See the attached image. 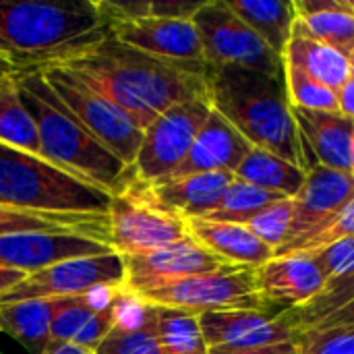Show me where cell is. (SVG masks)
I'll list each match as a JSON object with an SVG mask.
<instances>
[{
    "label": "cell",
    "instance_id": "obj_1",
    "mask_svg": "<svg viewBox=\"0 0 354 354\" xmlns=\"http://www.w3.org/2000/svg\"><path fill=\"white\" fill-rule=\"evenodd\" d=\"M62 66L91 83L143 131L176 104L207 100L205 75L153 58L114 37Z\"/></svg>",
    "mask_w": 354,
    "mask_h": 354
},
{
    "label": "cell",
    "instance_id": "obj_2",
    "mask_svg": "<svg viewBox=\"0 0 354 354\" xmlns=\"http://www.w3.org/2000/svg\"><path fill=\"white\" fill-rule=\"evenodd\" d=\"M110 37L95 0H0V54L15 71L62 66Z\"/></svg>",
    "mask_w": 354,
    "mask_h": 354
},
{
    "label": "cell",
    "instance_id": "obj_3",
    "mask_svg": "<svg viewBox=\"0 0 354 354\" xmlns=\"http://www.w3.org/2000/svg\"><path fill=\"white\" fill-rule=\"evenodd\" d=\"M205 83L212 108L253 147L309 168L284 79L236 66H207Z\"/></svg>",
    "mask_w": 354,
    "mask_h": 354
},
{
    "label": "cell",
    "instance_id": "obj_4",
    "mask_svg": "<svg viewBox=\"0 0 354 354\" xmlns=\"http://www.w3.org/2000/svg\"><path fill=\"white\" fill-rule=\"evenodd\" d=\"M15 79L37 129L39 156L112 193L129 168L85 129L41 71H17Z\"/></svg>",
    "mask_w": 354,
    "mask_h": 354
},
{
    "label": "cell",
    "instance_id": "obj_5",
    "mask_svg": "<svg viewBox=\"0 0 354 354\" xmlns=\"http://www.w3.org/2000/svg\"><path fill=\"white\" fill-rule=\"evenodd\" d=\"M112 193L48 162L0 143V205L48 214L108 218Z\"/></svg>",
    "mask_w": 354,
    "mask_h": 354
},
{
    "label": "cell",
    "instance_id": "obj_6",
    "mask_svg": "<svg viewBox=\"0 0 354 354\" xmlns=\"http://www.w3.org/2000/svg\"><path fill=\"white\" fill-rule=\"evenodd\" d=\"M110 247L118 255L147 253L189 236L187 220L160 207L147 187L129 174L112 191L108 207Z\"/></svg>",
    "mask_w": 354,
    "mask_h": 354
},
{
    "label": "cell",
    "instance_id": "obj_7",
    "mask_svg": "<svg viewBox=\"0 0 354 354\" xmlns=\"http://www.w3.org/2000/svg\"><path fill=\"white\" fill-rule=\"evenodd\" d=\"M207 66H236L284 79V60L278 56L226 0L203 2L193 15Z\"/></svg>",
    "mask_w": 354,
    "mask_h": 354
},
{
    "label": "cell",
    "instance_id": "obj_8",
    "mask_svg": "<svg viewBox=\"0 0 354 354\" xmlns=\"http://www.w3.org/2000/svg\"><path fill=\"white\" fill-rule=\"evenodd\" d=\"M41 73L58 97L85 124V129L100 139L127 168H131L143 141V129L71 68L48 66L41 68Z\"/></svg>",
    "mask_w": 354,
    "mask_h": 354
},
{
    "label": "cell",
    "instance_id": "obj_9",
    "mask_svg": "<svg viewBox=\"0 0 354 354\" xmlns=\"http://www.w3.org/2000/svg\"><path fill=\"white\" fill-rule=\"evenodd\" d=\"M143 297L156 307L185 309L191 313L214 311H270L272 305L263 299L257 286L255 270L247 268H222L216 272L191 276L170 286L149 290Z\"/></svg>",
    "mask_w": 354,
    "mask_h": 354
},
{
    "label": "cell",
    "instance_id": "obj_10",
    "mask_svg": "<svg viewBox=\"0 0 354 354\" xmlns=\"http://www.w3.org/2000/svg\"><path fill=\"white\" fill-rule=\"evenodd\" d=\"M212 114L209 100H189L162 112L145 131L139 153L127 174L141 183L153 185L168 178L187 158L195 137Z\"/></svg>",
    "mask_w": 354,
    "mask_h": 354
},
{
    "label": "cell",
    "instance_id": "obj_11",
    "mask_svg": "<svg viewBox=\"0 0 354 354\" xmlns=\"http://www.w3.org/2000/svg\"><path fill=\"white\" fill-rule=\"evenodd\" d=\"M122 257L112 251L91 257L64 259L29 274L23 282L0 297V305L39 301V299H73L81 297L93 286L122 284Z\"/></svg>",
    "mask_w": 354,
    "mask_h": 354
},
{
    "label": "cell",
    "instance_id": "obj_12",
    "mask_svg": "<svg viewBox=\"0 0 354 354\" xmlns=\"http://www.w3.org/2000/svg\"><path fill=\"white\" fill-rule=\"evenodd\" d=\"M110 37L153 58L205 75L207 64L191 19H112Z\"/></svg>",
    "mask_w": 354,
    "mask_h": 354
},
{
    "label": "cell",
    "instance_id": "obj_13",
    "mask_svg": "<svg viewBox=\"0 0 354 354\" xmlns=\"http://www.w3.org/2000/svg\"><path fill=\"white\" fill-rule=\"evenodd\" d=\"M124 266L122 288L135 295H145L187 280L191 276L228 268L220 257L212 255L191 236L137 255H120Z\"/></svg>",
    "mask_w": 354,
    "mask_h": 354
},
{
    "label": "cell",
    "instance_id": "obj_14",
    "mask_svg": "<svg viewBox=\"0 0 354 354\" xmlns=\"http://www.w3.org/2000/svg\"><path fill=\"white\" fill-rule=\"evenodd\" d=\"M353 199L354 176L351 172L332 170L317 162L311 164L307 168L303 189L292 197L295 216L286 245L301 243L317 234L322 228L334 222Z\"/></svg>",
    "mask_w": 354,
    "mask_h": 354
},
{
    "label": "cell",
    "instance_id": "obj_15",
    "mask_svg": "<svg viewBox=\"0 0 354 354\" xmlns=\"http://www.w3.org/2000/svg\"><path fill=\"white\" fill-rule=\"evenodd\" d=\"M112 253V247L77 232H15L0 236V268L35 274L64 259Z\"/></svg>",
    "mask_w": 354,
    "mask_h": 354
},
{
    "label": "cell",
    "instance_id": "obj_16",
    "mask_svg": "<svg viewBox=\"0 0 354 354\" xmlns=\"http://www.w3.org/2000/svg\"><path fill=\"white\" fill-rule=\"evenodd\" d=\"M207 351H249L295 340L282 313L272 311H214L199 315Z\"/></svg>",
    "mask_w": 354,
    "mask_h": 354
},
{
    "label": "cell",
    "instance_id": "obj_17",
    "mask_svg": "<svg viewBox=\"0 0 354 354\" xmlns=\"http://www.w3.org/2000/svg\"><path fill=\"white\" fill-rule=\"evenodd\" d=\"M251 149L253 145L222 114H218L212 108V114L207 116L205 124L195 137L191 151L168 178L203 174V172H232L234 174Z\"/></svg>",
    "mask_w": 354,
    "mask_h": 354
},
{
    "label": "cell",
    "instance_id": "obj_18",
    "mask_svg": "<svg viewBox=\"0 0 354 354\" xmlns=\"http://www.w3.org/2000/svg\"><path fill=\"white\" fill-rule=\"evenodd\" d=\"M257 286L263 299L272 307H282V311L297 309L311 299H315L324 288L326 280L311 259V255H286L274 257L259 270Z\"/></svg>",
    "mask_w": 354,
    "mask_h": 354
},
{
    "label": "cell",
    "instance_id": "obj_19",
    "mask_svg": "<svg viewBox=\"0 0 354 354\" xmlns=\"http://www.w3.org/2000/svg\"><path fill=\"white\" fill-rule=\"evenodd\" d=\"M158 307L122 290L114 303V328L93 354H164L158 334Z\"/></svg>",
    "mask_w": 354,
    "mask_h": 354
},
{
    "label": "cell",
    "instance_id": "obj_20",
    "mask_svg": "<svg viewBox=\"0 0 354 354\" xmlns=\"http://www.w3.org/2000/svg\"><path fill=\"white\" fill-rule=\"evenodd\" d=\"M187 232L212 255L234 268L259 270L274 259V251L263 245L245 224L187 218Z\"/></svg>",
    "mask_w": 354,
    "mask_h": 354
},
{
    "label": "cell",
    "instance_id": "obj_21",
    "mask_svg": "<svg viewBox=\"0 0 354 354\" xmlns=\"http://www.w3.org/2000/svg\"><path fill=\"white\" fill-rule=\"evenodd\" d=\"M232 180V172H203L178 178H164L145 187L149 197L160 207L187 220L207 216L220 203Z\"/></svg>",
    "mask_w": 354,
    "mask_h": 354
},
{
    "label": "cell",
    "instance_id": "obj_22",
    "mask_svg": "<svg viewBox=\"0 0 354 354\" xmlns=\"http://www.w3.org/2000/svg\"><path fill=\"white\" fill-rule=\"evenodd\" d=\"M301 139H307L317 164L351 172V149H353L354 120L340 112L303 110L292 108Z\"/></svg>",
    "mask_w": 354,
    "mask_h": 354
},
{
    "label": "cell",
    "instance_id": "obj_23",
    "mask_svg": "<svg viewBox=\"0 0 354 354\" xmlns=\"http://www.w3.org/2000/svg\"><path fill=\"white\" fill-rule=\"evenodd\" d=\"M295 336L305 330H328L354 326V270L344 278L326 284V288L309 303L282 311Z\"/></svg>",
    "mask_w": 354,
    "mask_h": 354
},
{
    "label": "cell",
    "instance_id": "obj_24",
    "mask_svg": "<svg viewBox=\"0 0 354 354\" xmlns=\"http://www.w3.org/2000/svg\"><path fill=\"white\" fill-rule=\"evenodd\" d=\"M282 60L299 66L301 71H305L315 81L330 87L336 93L351 77L348 58L344 54H340L338 50L326 46L324 41L315 39L307 31V27L299 21V17L292 27L290 41L284 50Z\"/></svg>",
    "mask_w": 354,
    "mask_h": 354
},
{
    "label": "cell",
    "instance_id": "obj_25",
    "mask_svg": "<svg viewBox=\"0 0 354 354\" xmlns=\"http://www.w3.org/2000/svg\"><path fill=\"white\" fill-rule=\"evenodd\" d=\"M58 299L0 305V332L15 338L29 354H44Z\"/></svg>",
    "mask_w": 354,
    "mask_h": 354
},
{
    "label": "cell",
    "instance_id": "obj_26",
    "mask_svg": "<svg viewBox=\"0 0 354 354\" xmlns=\"http://www.w3.org/2000/svg\"><path fill=\"white\" fill-rule=\"evenodd\" d=\"M226 2L278 56H284V50L290 41L292 27L297 23L295 2H280V0H226Z\"/></svg>",
    "mask_w": 354,
    "mask_h": 354
},
{
    "label": "cell",
    "instance_id": "obj_27",
    "mask_svg": "<svg viewBox=\"0 0 354 354\" xmlns=\"http://www.w3.org/2000/svg\"><path fill=\"white\" fill-rule=\"evenodd\" d=\"M234 178L255 185L263 191L292 199L305 185L307 170L266 151L253 147L234 172Z\"/></svg>",
    "mask_w": 354,
    "mask_h": 354
},
{
    "label": "cell",
    "instance_id": "obj_28",
    "mask_svg": "<svg viewBox=\"0 0 354 354\" xmlns=\"http://www.w3.org/2000/svg\"><path fill=\"white\" fill-rule=\"evenodd\" d=\"M15 232H77L110 245L108 218L89 216H48L0 205V236Z\"/></svg>",
    "mask_w": 354,
    "mask_h": 354
},
{
    "label": "cell",
    "instance_id": "obj_29",
    "mask_svg": "<svg viewBox=\"0 0 354 354\" xmlns=\"http://www.w3.org/2000/svg\"><path fill=\"white\" fill-rule=\"evenodd\" d=\"M0 143L39 156L37 129L15 75L0 79Z\"/></svg>",
    "mask_w": 354,
    "mask_h": 354
},
{
    "label": "cell",
    "instance_id": "obj_30",
    "mask_svg": "<svg viewBox=\"0 0 354 354\" xmlns=\"http://www.w3.org/2000/svg\"><path fill=\"white\" fill-rule=\"evenodd\" d=\"M156 334L164 354H207L197 313L158 307Z\"/></svg>",
    "mask_w": 354,
    "mask_h": 354
},
{
    "label": "cell",
    "instance_id": "obj_31",
    "mask_svg": "<svg viewBox=\"0 0 354 354\" xmlns=\"http://www.w3.org/2000/svg\"><path fill=\"white\" fill-rule=\"evenodd\" d=\"M286 199L276 193L263 191L255 185H249L245 180L234 178L220 203L203 218L216 220V222H232V224H247L253 216L270 207L272 203Z\"/></svg>",
    "mask_w": 354,
    "mask_h": 354
},
{
    "label": "cell",
    "instance_id": "obj_32",
    "mask_svg": "<svg viewBox=\"0 0 354 354\" xmlns=\"http://www.w3.org/2000/svg\"><path fill=\"white\" fill-rule=\"evenodd\" d=\"M299 21L307 27V31L324 41L326 46L338 50L346 58L354 50V12L351 2L342 10H326L315 15L299 17Z\"/></svg>",
    "mask_w": 354,
    "mask_h": 354
},
{
    "label": "cell",
    "instance_id": "obj_33",
    "mask_svg": "<svg viewBox=\"0 0 354 354\" xmlns=\"http://www.w3.org/2000/svg\"><path fill=\"white\" fill-rule=\"evenodd\" d=\"M284 83H286V91H288V100L292 108L340 112L336 91L322 85L299 66L284 62Z\"/></svg>",
    "mask_w": 354,
    "mask_h": 354
},
{
    "label": "cell",
    "instance_id": "obj_34",
    "mask_svg": "<svg viewBox=\"0 0 354 354\" xmlns=\"http://www.w3.org/2000/svg\"><path fill=\"white\" fill-rule=\"evenodd\" d=\"M292 216H295L292 199H280L270 207H266L263 212H259L257 216H253L245 226L276 253L290 239Z\"/></svg>",
    "mask_w": 354,
    "mask_h": 354
},
{
    "label": "cell",
    "instance_id": "obj_35",
    "mask_svg": "<svg viewBox=\"0 0 354 354\" xmlns=\"http://www.w3.org/2000/svg\"><path fill=\"white\" fill-rule=\"evenodd\" d=\"M93 311L87 309L79 297L73 299H58V307L50 326V340L44 354L54 353L56 348L64 346V344H73V340L77 338V334L83 330V326L91 319Z\"/></svg>",
    "mask_w": 354,
    "mask_h": 354
},
{
    "label": "cell",
    "instance_id": "obj_36",
    "mask_svg": "<svg viewBox=\"0 0 354 354\" xmlns=\"http://www.w3.org/2000/svg\"><path fill=\"white\" fill-rule=\"evenodd\" d=\"M299 354H354V326L305 330L295 336Z\"/></svg>",
    "mask_w": 354,
    "mask_h": 354
},
{
    "label": "cell",
    "instance_id": "obj_37",
    "mask_svg": "<svg viewBox=\"0 0 354 354\" xmlns=\"http://www.w3.org/2000/svg\"><path fill=\"white\" fill-rule=\"evenodd\" d=\"M354 236V199L340 212V216L330 222L326 228H322L317 234L301 241V243H292V245H284L280 247L274 257H286V255H301V253H313L319 251L340 239H348Z\"/></svg>",
    "mask_w": 354,
    "mask_h": 354
},
{
    "label": "cell",
    "instance_id": "obj_38",
    "mask_svg": "<svg viewBox=\"0 0 354 354\" xmlns=\"http://www.w3.org/2000/svg\"><path fill=\"white\" fill-rule=\"evenodd\" d=\"M303 255H311V259L319 268L326 284L336 282L354 270V236L340 239L319 251L303 253Z\"/></svg>",
    "mask_w": 354,
    "mask_h": 354
},
{
    "label": "cell",
    "instance_id": "obj_39",
    "mask_svg": "<svg viewBox=\"0 0 354 354\" xmlns=\"http://www.w3.org/2000/svg\"><path fill=\"white\" fill-rule=\"evenodd\" d=\"M112 328H114V305L108 307V309H104V311L93 313L91 319L77 334V338L73 340V344H77V346L87 348V351L93 353L102 344V340L112 332Z\"/></svg>",
    "mask_w": 354,
    "mask_h": 354
},
{
    "label": "cell",
    "instance_id": "obj_40",
    "mask_svg": "<svg viewBox=\"0 0 354 354\" xmlns=\"http://www.w3.org/2000/svg\"><path fill=\"white\" fill-rule=\"evenodd\" d=\"M207 354H299L295 340L284 342V344H274V346H263V348H249V351H222V348H212Z\"/></svg>",
    "mask_w": 354,
    "mask_h": 354
},
{
    "label": "cell",
    "instance_id": "obj_41",
    "mask_svg": "<svg viewBox=\"0 0 354 354\" xmlns=\"http://www.w3.org/2000/svg\"><path fill=\"white\" fill-rule=\"evenodd\" d=\"M338 110L342 116L354 120V79L348 77V81L338 89Z\"/></svg>",
    "mask_w": 354,
    "mask_h": 354
},
{
    "label": "cell",
    "instance_id": "obj_42",
    "mask_svg": "<svg viewBox=\"0 0 354 354\" xmlns=\"http://www.w3.org/2000/svg\"><path fill=\"white\" fill-rule=\"evenodd\" d=\"M27 278L25 272L19 270H8V268H0V297L6 295L10 288H15L19 282H23Z\"/></svg>",
    "mask_w": 354,
    "mask_h": 354
},
{
    "label": "cell",
    "instance_id": "obj_43",
    "mask_svg": "<svg viewBox=\"0 0 354 354\" xmlns=\"http://www.w3.org/2000/svg\"><path fill=\"white\" fill-rule=\"evenodd\" d=\"M50 354H93L91 351H87V348H81V346H77V344H64V346H60V348H56L54 353Z\"/></svg>",
    "mask_w": 354,
    "mask_h": 354
},
{
    "label": "cell",
    "instance_id": "obj_44",
    "mask_svg": "<svg viewBox=\"0 0 354 354\" xmlns=\"http://www.w3.org/2000/svg\"><path fill=\"white\" fill-rule=\"evenodd\" d=\"M15 73H17L15 66L0 54V79H2V77H8V75H15Z\"/></svg>",
    "mask_w": 354,
    "mask_h": 354
},
{
    "label": "cell",
    "instance_id": "obj_45",
    "mask_svg": "<svg viewBox=\"0 0 354 354\" xmlns=\"http://www.w3.org/2000/svg\"><path fill=\"white\" fill-rule=\"evenodd\" d=\"M348 68H351V77L354 79V50H353V54L348 56Z\"/></svg>",
    "mask_w": 354,
    "mask_h": 354
},
{
    "label": "cell",
    "instance_id": "obj_46",
    "mask_svg": "<svg viewBox=\"0 0 354 354\" xmlns=\"http://www.w3.org/2000/svg\"><path fill=\"white\" fill-rule=\"evenodd\" d=\"M351 174L354 176V135H353V149H351Z\"/></svg>",
    "mask_w": 354,
    "mask_h": 354
},
{
    "label": "cell",
    "instance_id": "obj_47",
    "mask_svg": "<svg viewBox=\"0 0 354 354\" xmlns=\"http://www.w3.org/2000/svg\"><path fill=\"white\" fill-rule=\"evenodd\" d=\"M351 2V6H353V12H354V0H348Z\"/></svg>",
    "mask_w": 354,
    "mask_h": 354
},
{
    "label": "cell",
    "instance_id": "obj_48",
    "mask_svg": "<svg viewBox=\"0 0 354 354\" xmlns=\"http://www.w3.org/2000/svg\"><path fill=\"white\" fill-rule=\"evenodd\" d=\"M0 354H2V353H0Z\"/></svg>",
    "mask_w": 354,
    "mask_h": 354
}]
</instances>
